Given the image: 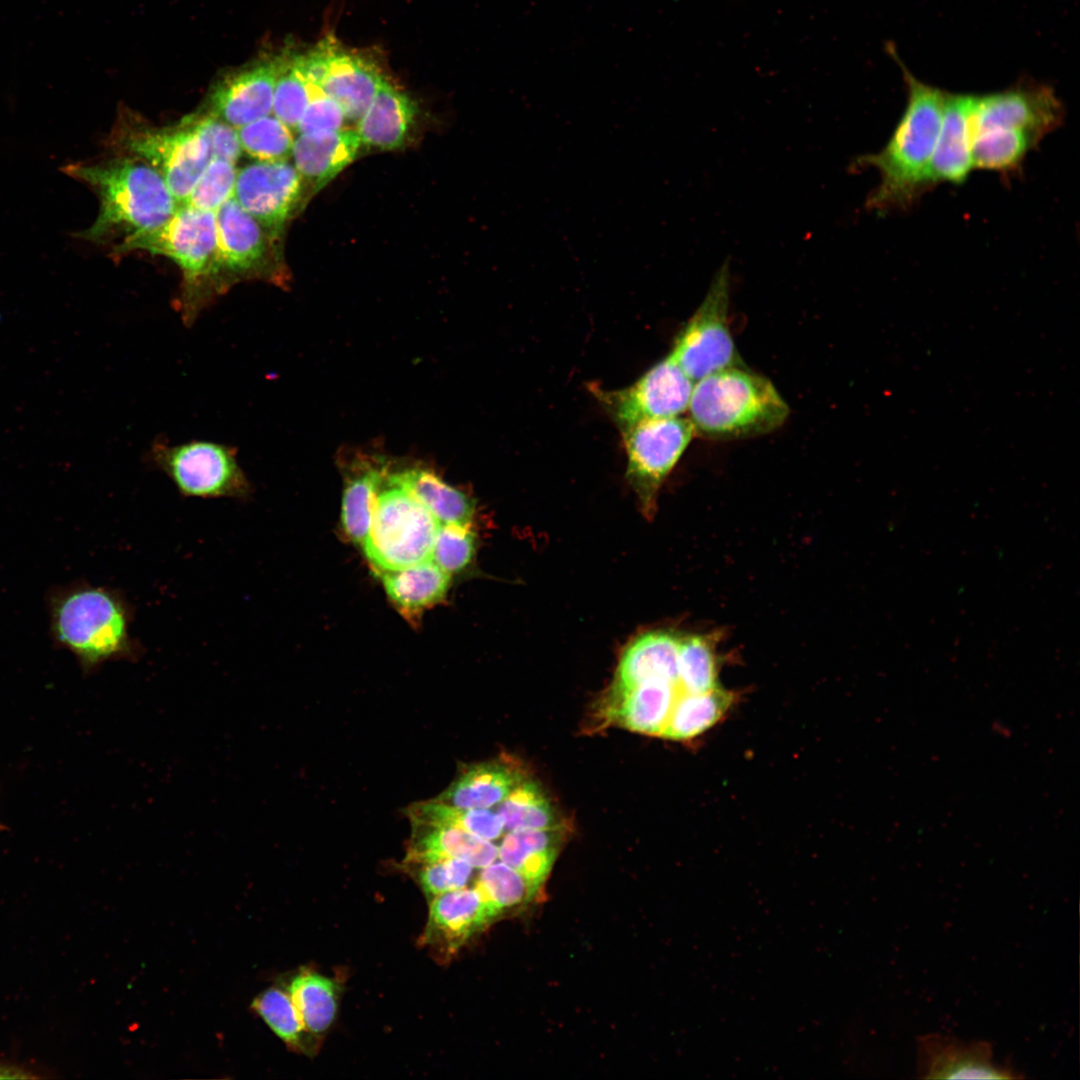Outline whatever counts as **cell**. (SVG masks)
<instances>
[{"instance_id":"cell-5","label":"cell","mask_w":1080,"mask_h":1080,"mask_svg":"<svg viewBox=\"0 0 1080 1080\" xmlns=\"http://www.w3.org/2000/svg\"><path fill=\"white\" fill-rule=\"evenodd\" d=\"M216 248L215 212L181 205L160 225L112 246L114 255L141 250L171 259L182 273L179 311L191 326L213 300L209 275Z\"/></svg>"},{"instance_id":"cell-10","label":"cell","mask_w":1080,"mask_h":1080,"mask_svg":"<svg viewBox=\"0 0 1080 1080\" xmlns=\"http://www.w3.org/2000/svg\"><path fill=\"white\" fill-rule=\"evenodd\" d=\"M729 275L725 263L713 277L703 301L681 329L669 352L694 383L716 371L744 366L728 321Z\"/></svg>"},{"instance_id":"cell-20","label":"cell","mask_w":1080,"mask_h":1080,"mask_svg":"<svg viewBox=\"0 0 1080 1080\" xmlns=\"http://www.w3.org/2000/svg\"><path fill=\"white\" fill-rule=\"evenodd\" d=\"M361 144L351 129L299 134L292 151L294 166L316 193L353 162Z\"/></svg>"},{"instance_id":"cell-24","label":"cell","mask_w":1080,"mask_h":1080,"mask_svg":"<svg viewBox=\"0 0 1080 1080\" xmlns=\"http://www.w3.org/2000/svg\"><path fill=\"white\" fill-rule=\"evenodd\" d=\"M384 77L367 57L336 47L320 89L336 101L349 120H359Z\"/></svg>"},{"instance_id":"cell-31","label":"cell","mask_w":1080,"mask_h":1080,"mask_svg":"<svg viewBox=\"0 0 1080 1080\" xmlns=\"http://www.w3.org/2000/svg\"><path fill=\"white\" fill-rule=\"evenodd\" d=\"M734 698L719 686L700 693L681 690L660 736L683 741L701 735L725 716Z\"/></svg>"},{"instance_id":"cell-21","label":"cell","mask_w":1080,"mask_h":1080,"mask_svg":"<svg viewBox=\"0 0 1080 1080\" xmlns=\"http://www.w3.org/2000/svg\"><path fill=\"white\" fill-rule=\"evenodd\" d=\"M344 467L342 529L353 543L362 546L370 529L377 495L388 473L387 464L381 458L356 453Z\"/></svg>"},{"instance_id":"cell-26","label":"cell","mask_w":1080,"mask_h":1080,"mask_svg":"<svg viewBox=\"0 0 1080 1080\" xmlns=\"http://www.w3.org/2000/svg\"><path fill=\"white\" fill-rule=\"evenodd\" d=\"M416 114L415 104L399 88L383 80L367 110L358 120L362 144L381 150L400 148Z\"/></svg>"},{"instance_id":"cell-28","label":"cell","mask_w":1080,"mask_h":1080,"mask_svg":"<svg viewBox=\"0 0 1080 1080\" xmlns=\"http://www.w3.org/2000/svg\"><path fill=\"white\" fill-rule=\"evenodd\" d=\"M387 477L410 492L439 523L470 526L474 504L463 491L447 484L435 472L412 466Z\"/></svg>"},{"instance_id":"cell-17","label":"cell","mask_w":1080,"mask_h":1080,"mask_svg":"<svg viewBox=\"0 0 1080 1080\" xmlns=\"http://www.w3.org/2000/svg\"><path fill=\"white\" fill-rule=\"evenodd\" d=\"M494 919L475 887L446 892L430 900L423 944L440 960H447Z\"/></svg>"},{"instance_id":"cell-38","label":"cell","mask_w":1080,"mask_h":1080,"mask_svg":"<svg viewBox=\"0 0 1080 1080\" xmlns=\"http://www.w3.org/2000/svg\"><path fill=\"white\" fill-rule=\"evenodd\" d=\"M237 172L236 164L211 159L181 205L216 212L233 197Z\"/></svg>"},{"instance_id":"cell-22","label":"cell","mask_w":1080,"mask_h":1080,"mask_svg":"<svg viewBox=\"0 0 1080 1080\" xmlns=\"http://www.w3.org/2000/svg\"><path fill=\"white\" fill-rule=\"evenodd\" d=\"M526 777L504 759L465 765L438 800L466 809H486L501 803Z\"/></svg>"},{"instance_id":"cell-33","label":"cell","mask_w":1080,"mask_h":1080,"mask_svg":"<svg viewBox=\"0 0 1080 1080\" xmlns=\"http://www.w3.org/2000/svg\"><path fill=\"white\" fill-rule=\"evenodd\" d=\"M499 804L497 813L509 831L564 828L552 802L533 781L524 779Z\"/></svg>"},{"instance_id":"cell-29","label":"cell","mask_w":1080,"mask_h":1080,"mask_svg":"<svg viewBox=\"0 0 1080 1080\" xmlns=\"http://www.w3.org/2000/svg\"><path fill=\"white\" fill-rule=\"evenodd\" d=\"M564 832V828L510 831L498 856L519 872L534 895L553 866Z\"/></svg>"},{"instance_id":"cell-15","label":"cell","mask_w":1080,"mask_h":1080,"mask_svg":"<svg viewBox=\"0 0 1080 1080\" xmlns=\"http://www.w3.org/2000/svg\"><path fill=\"white\" fill-rule=\"evenodd\" d=\"M916 1074L922 1079H1020L1009 1063L994 1059L990 1042H966L954 1036L928 1033L916 1041Z\"/></svg>"},{"instance_id":"cell-11","label":"cell","mask_w":1080,"mask_h":1080,"mask_svg":"<svg viewBox=\"0 0 1080 1080\" xmlns=\"http://www.w3.org/2000/svg\"><path fill=\"white\" fill-rule=\"evenodd\" d=\"M694 382L670 354L654 364L632 385L591 392L620 432L639 423L679 417L688 409Z\"/></svg>"},{"instance_id":"cell-23","label":"cell","mask_w":1080,"mask_h":1080,"mask_svg":"<svg viewBox=\"0 0 1080 1080\" xmlns=\"http://www.w3.org/2000/svg\"><path fill=\"white\" fill-rule=\"evenodd\" d=\"M412 835L405 864L431 863L448 858H461L474 868H483L495 861L499 849L488 840L462 829L427 824H411Z\"/></svg>"},{"instance_id":"cell-1","label":"cell","mask_w":1080,"mask_h":1080,"mask_svg":"<svg viewBox=\"0 0 1080 1080\" xmlns=\"http://www.w3.org/2000/svg\"><path fill=\"white\" fill-rule=\"evenodd\" d=\"M907 91L905 109L886 145L877 153L863 155L855 168H874L880 182L870 193L866 207L887 212L910 207L928 188L927 175L938 137L946 91L919 80L903 64L893 47Z\"/></svg>"},{"instance_id":"cell-8","label":"cell","mask_w":1080,"mask_h":1080,"mask_svg":"<svg viewBox=\"0 0 1080 1080\" xmlns=\"http://www.w3.org/2000/svg\"><path fill=\"white\" fill-rule=\"evenodd\" d=\"M363 551L375 570H398L431 559L439 521L410 492L385 477Z\"/></svg>"},{"instance_id":"cell-40","label":"cell","mask_w":1080,"mask_h":1080,"mask_svg":"<svg viewBox=\"0 0 1080 1080\" xmlns=\"http://www.w3.org/2000/svg\"><path fill=\"white\" fill-rule=\"evenodd\" d=\"M475 553V536L470 526L440 523L431 560L451 575L465 569Z\"/></svg>"},{"instance_id":"cell-35","label":"cell","mask_w":1080,"mask_h":1080,"mask_svg":"<svg viewBox=\"0 0 1080 1080\" xmlns=\"http://www.w3.org/2000/svg\"><path fill=\"white\" fill-rule=\"evenodd\" d=\"M678 677L679 686L686 692H706L719 686L718 660L712 636H681Z\"/></svg>"},{"instance_id":"cell-32","label":"cell","mask_w":1080,"mask_h":1080,"mask_svg":"<svg viewBox=\"0 0 1080 1080\" xmlns=\"http://www.w3.org/2000/svg\"><path fill=\"white\" fill-rule=\"evenodd\" d=\"M1030 136L1017 131L988 129L971 135L973 168L1009 174L1019 169L1036 146Z\"/></svg>"},{"instance_id":"cell-42","label":"cell","mask_w":1080,"mask_h":1080,"mask_svg":"<svg viewBox=\"0 0 1080 1080\" xmlns=\"http://www.w3.org/2000/svg\"><path fill=\"white\" fill-rule=\"evenodd\" d=\"M184 118L203 134L210 146L212 159L236 164L242 153L236 128L203 111Z\"/></svg>"},{"instance_id":"cell-7","label":"cell","mask_w":1080,"mask_h":1080,"mask_svg":"<svg viewBox=\"0 0 1080 1080\" xmlns=\"http://www.w3.org/2000/svg\"><path fill=\"white\" fill-rule=\"evenodd\" d=\"M216 248L209 275L212 298L244 281H264L285 287L288 280L280 260L279 241L235 200L215 212Z\"/></svg>"},{"instance_id":"cell-25","label":"cell","mask_w":1080,"mask_h":1080,"mask_svg":"<svg viewBox=\"0 0 1080 1080\" xmlns=\"http://www.w3.org/2000/svg\"><path fill=\"white\" fill-rule=\"evenodd\" d=\"M677 683L648 679L608 703V720L634 732L660 736L681 691Z\"/></svg>"},{"instance_id":"cell-34","label":"cell","mask_w":1080,"mask_h":1080,"mask_svg":"<svg viewBox=\"0 0 1080 1080\" xmlns=\"http://www.w3.org/2000/svg\"><path fill=\"white\" fill-rule=\"evenodd\" d=\"M251 1008L289 1048L305 1054L315 1049L317 1039L305 1029L287 990L269 987L254 998Z\"/></svg>"},{"instance_id":"cell-9","label":"cell","mask_w":1080,"mask_h":1080,"mask_svg":"<svg viewBox=\"0 0 1080 1080\" xmlns=\"http://www.w3.org/2000/svg\"><path fill=\"white\" fill-rule=\"evenodd\" d=\"M149 463L164 473L183 497L247 501L253 486L230 445L190 440L171 444L155 440L147 454Z\"/></svg>"},{"instance_id":"cell-41","label":"cell","mask_w":1080,"mask_h":1080,"mask_svg":"<svg viewBox=\"0 0 1080 1080\" xmlns=\"http://www.w3.org/2000/svg\"><path fill=\"white\" fill-rule=\"evenodd\" d=\"M418 865L416 879L425 896L430 900L446 892L464 888L474 868L461 858H448Z\"/></svg>"},{"instance_id":"cell-12","label":"cell","mask_w":1080,"mask_h":1080,"mask_svg":"<svg viewBox=\"0 0 1080 1080\" xmlns=\"http://www.w3.org/2000/svg\"><path fill=\"white\" fill-rule=\"evenodd\" d=\"M627 454L626 479L641 504L653 514L658 491L695 435L688 418L649 420L621 432Z\"/></svg>"},{"instance_id":"cell-43","label":"cell","mask_w":1080,"mask_h":1080,"mask_svg":"<svg viewBox=\"0 0 1080 1080\" xmlns=\"http://www.w3.org/2000/svg\"><path fill=\"white\" fill-rule=\"evenodd\" d=\"M345 114L339 104L319 88H312L309 103L298 123L299 134L342 129Z\"/></svg>"},{"instance_id":"cell-14","label":"cell","mask_w":1080,"mask_h":1080,"mask_svg":"<svg viewBox=\"0 0 1080 1080\" xmlns=\"http://www.w3.org/2000/svg\"><path fill=\"white\" fill-rule=\"evenodd\" d=\"M304 182L288 161L253 162L237 172L233 197L275 240L298 207Z\"/></svg>"},{"instance_id":"cell-13","label":"cell","mask_w":1080,"mask_h":1080,"mask_svg":"<svg viewBox=\"0 0 1080 1080\" xmlns=\"http://www.w3.org/2000/svg\"><path fill=\"white\" fill-rule=\"evenodd\" d=\"M1064 120V106L1053 88L1032 80L989 94L973 95L971 135L988 129L1022 132L1036 142Z\"/></svg>"},{"instance_id":"cell-39","label":"cell","mask_w":1080,"mask_h":1080,"mask_svg":"<svg viewBox=\"0 0 1080 1080\" xmlns=\"http://www.w3.org/2000/svg\"><path fill=\"white\" fill-rule=\"evenodd\" d=\"M310 98L311 86L295 66L294 60H286L275 87L274 116L296 131Z\"/></svg>"},{"instance_id":"cell-19","label":"cell","mask_w":1080,"mask_h":1080,"mask_svg":"<svg viewBox=\"0 0 1080 1080\" xmlns=\"http://www.w3.org/2000/svg\"><path fill=\"white\" fill-rule=\"evenodd\" d=\"M681 636L677 632L657 630L634 638L620 657L607 703L617 700L648 679L661 678L679 684L678 653Z\"/></svg>"},{"instance_id":"cell-2","label":"cell","mask_w":1080,"mask_h":1080,"mask_svg":"<svg viewBox=\"0 0 1080 1080\" xmlns=\"http://www.w3.org/2000/svg\"><path fill=\"white\" fill-rule=\"evenodd\" d=\"M63 171L86 184L99 198L96 220L75 234L95 244L121 241L156 227L180 206L163 177L133 157L112 153L98 160L70 163Z\"/></svg>"},{"instance_id":"cell-37","label":"cell","mask_w":1080,"mask_h":1080,"mask_svg":"<svg viewBox=\"0 0 1080 1080\" xmlns=\"http://www.w3.org/2000/svg\"><path fill=\"white\" fill-rule=\"evenodd\" d=\"M475 888L495 918L533 895L519 872L504 862L483 867Z\"/></svg>"},{"instance_id":"cell-4","label":"cell","mask_w":1080,"mask_h":1080,"mask_svg":"<svg viewBox=\"0 0 1080 1080\" xmlns=\"http://www.w3.org/2000/svg\"><path fill=\"white\" fill-rule=\"evenodd\" d=\"M687 412L695 435L732 440L777 430L790 409L768 378L734 366L696 381Z\"/></svg>"},{"instance_id":"cell-30","label":"cell","mask_w":1080,"mask_h":1080,"mask_svg":"<svg viewBox=\"0 0 1080 1080\" xmlns=\"http://www.w3.org/2000/svg\"><path fill=\"white\" fill-rule=\"evenodd\" d=\"M305 1029L316 1039L335 1021L341 988L336 980L302 969L286 986Z\"/></svg>"},{"instance_id":"cell-6","label":"cell","mask_w":1080,"mask_h":1080,"mask_svg":"<svg viewBox=\"0 0 1080 1080\" xmlns=\"http://www.w3.org/2000/svg\"><path fill=\"white\" fill-rule=\"evenodd\" d=\"M112 153L141 160L165 180L182 204L212 159L203 134L185 118L171 126H156L136 117H121L111 130Z\"/></svg>"},{"instance_id":"cell-3","label":"cell","mask_w":1080,"mask_h":1080,"mask_svg":"<svg viewBox=\"0 0 1080 1080\" xmlns=\"http://www.w3.org/2000/svg\"><path fill=\"white\" fill-rule=\"evenodd\" d=\"M47 602L51 639L70 651L84 672L142 655L130 631L134 608L119 590L77 582L55 588Z\"/></svg>"},{"instance_id":"cell-16","label":"cell","mask_w":1080,"mask_h":1080,"mask_svg":"<svg viewBox=\"0 0 1080 1080\" xmlns=\"http://www.w3.org/2000/svg\"><path fill=\"white\" fill-rule=\"evenodd\" d=\"M286 59L276 57L229 74L212 88L205 113L238 129L270 115Z\"/></svg>"},{"instance_id":"cell-27","label":"cell","mask_w":1080,"mask_h":1080,"mask_svg":"<svg viewBox=\"0 0 1080 1080\" xmlns=\"http://www.w3.org/2000/svg\"><path fill=\"white\" fill-rule=\"evenodd\" d=\"M375 572L392 602L410 618L445 598L451 576L431 559L398 570Z\"/></svg>"},{"instance_id":"cell-18","label":"cell","mask_w":1080,"mask_h":1080,"mask_svg":"<svg viewBox=\"0 0 1080 1080\" xmlns=\"http://www.w3.org/2000/svg\"><path fill=\"white\" fill-rule=\"evenodd\" d=\"M972 104L971 94L946 92L941 125L928 168V188L943 183L962 184L973 169Z\"/></svg>"},{"instance_id":"cell-36","label":"cell","mask_w":1080,"mask_h":1080,"mask_svg":"<svg viewBox=\"0 0 1080 1080\" xmlns=\"http://www.w3.org/2000/svg\"><path fill=\"white\" fill-rule=\"evenodd\" d=\"M242 152L259 162H282L292 157V130L276 116L267 115L237 129Z\"/></svg>"}]
</instances>
